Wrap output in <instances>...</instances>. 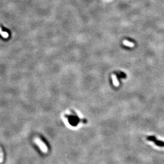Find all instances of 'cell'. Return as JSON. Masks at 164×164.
<instances>
[{
  "label": "cell",
  "instance_id": "obj_1",
  "mask_svg": "<svg viewBox=\"0 0 164 164\" xmlns=\"http://www.w3.org/2000/svg\"><path fill=\"white\" fill-rule=\"evenodd\" d=\"M66 117H67V119H68L69 123H70L71 125H77L78 123L81 121V119L74 113H73V114H72L70 115H67L66 116Z\"/></svg>",
  "mask_w": 164,
  "mask_h": 164
},
{
  "label": "cell",
  "instance_id": "obj_2",
  "mask_svg": "<svg viewBox=\"0 0 164 164\" xmlns=\"http://www.w3.org/2000/svg\"><path fill=\"white\" fill-rule=\"evenodd\" d=\"M147 140L148 141H150L153 142L156 146L159 147H164V142L162 141H160L154 136H149L147 138Z\"/></svg>",
  "mask_w": 164,
  "mask_h": 164
},
{
  "label": "cell",
  "instance_id": "obj_3",
  "mask_svg": "<svg viewBox=\"0 0 164 164\" xmlns=\"http://www.w3.org/2000/svg\"><path fill=\"white\" fill-rule=\"evenodd\" d=\"M35 142L37 144V145H38V146L40 148V149L42 151H43L44 152H46L47 151V150H48V148H47V147L45 143L44 142L40 139L38 138H36L35 139Z\"/></svg>",
  "mask_w": 164,
  "mask_h": 164
},
{
  "label": "cell",
  "instance_id": "obj_4",
  "mask_svg": "<svg viewBox=\"0 0 164 164\" xmlns=\"http://www.w3.org/2000/svg\"><path fill=\"white\" fill-rule=\"evenodd\" d=\"M0 35L4 38H7L10 35V32L9 30L3 29V28L0 27Z\"/></svg>",
  "mask_w": 164,
  "mask_h": 164
},
{
  "label": "cell",
  "instance_id": "obj_5",
  "mask_svg": "<svg viewBox=\"0 0 164 164\" xmlns=\"http://www.w3.org/2000/svg\"><path fill=\"white\" fill-rule=\"evenodd\" d=\"M123 44H124L125 45L129 46V47H133V46H134L133 43L129 42V41H128V40H124Z\"/></svg>",
  "mask_w": 164,
  "mask_h": 164
},
{
  "label": "cell",
  "instance_id": "obj_6",
  "mask_svg": "<svg viewBox=\"0 0 164 164\" xmlns=\"http://www.w3.org/2000/svg\"><path fill=\"white\" fill-rule=\"evenodd\" d=\"M3 156H4L3 152V151L1 148H0V162H2L3 159V157H4Z\"/></svg>",
  "mask_w": 164,
  "mask_h": 164
}]
</instances>
